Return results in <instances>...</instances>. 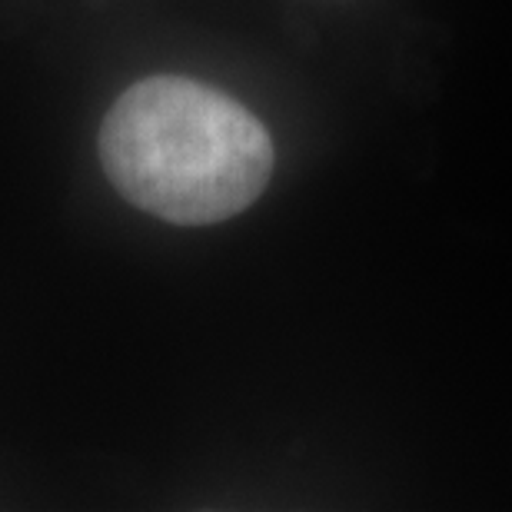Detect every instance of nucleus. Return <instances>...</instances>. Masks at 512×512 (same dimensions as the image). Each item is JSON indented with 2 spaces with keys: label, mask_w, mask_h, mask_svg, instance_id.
I'll return each mask as SVG.
<instances>
[{
  "label": "nucleus",
  "mask_w": 512,
  "mask_h": 512,
  "mask_svg": "<svg viewBox=\"0 0 512 512\" xmlns=\"http://www.w3.org/2000/svg\"><path fill=\"white\" fill-rule=\"evenodd\" d=\"M100 160L133 207L180 227H207L260 197L273 140L220 90L187 77H147L110 107Z\"/></svg>",
  "instance_id": "nucleus-1"
}]
</instances>
